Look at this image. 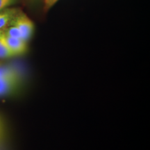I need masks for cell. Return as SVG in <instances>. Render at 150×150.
Listing matches in <instances>:
<instances>
[{
	"label": "cell",
	"mask_w": 150,
	"mask_h": 150,
	"mask_svg": "<svg viewBox=\"0 0 150 150\" xmlns=\"http://www.w3.org/2000/svg\"><path fill=\"white\" fill-rule=\"evenodd\" d=\"M16 0H0V11L6 8L9 6L13 4Z\"/></svg>",
	"instance_id": "7"
},
{
	"label": "cell",
	"mask_w": 150,
	"mask_h": 150,
	"mask_svg": "<svg viewBox=\"0 0 150 150\" xmlns=\"http://www.w3.org/2000/svg\"><path fill=\"white\" fill-rule=\"evenodd\" d=\"M6 40L8 47L10 48L14 56L22 55L27 52L28 47L27 42H26L23 39L10 37L6 35Z\"/></svg>",
	"instance_id": "3"
},
{
	"label": "cell",
	"mask_w": 150,
	"mask_h": 150,
	"mask_svg": "<svg viewBox=\"0 0 150 150\" xmlns=\"http://www.w3.org/2000/svg\"><path fill=\"white\" fill-rule=\"evenodd\" d=\"M13 54L8 47L6 40V35L4 30H0V59H5L13 57Z\"/></svg>",
	"instance_id": "5"
},
{
	"label": "cell",
	"mask_w": 150,
	"mask_h": 150,
	"mask_svg": "<svg viewBox=\"0 0 150 150\" xmlns=\"http://www.w3.org/2000/svg\"><path fill=\"white\" fill-rule=\"evenodd\" d=\"M58 0H44V7L45 10L47 11L52 8L55 4L57 2Z\"/></svg>",
	"instance_id": "8"
},
{
	"label": "cell",
	"mask_w": 150,
	"mask_h": 150,
	"mask_svg": "<svg viewBox=\"0 0 150 150\" xmlns=\"http://www.w3.org/2000/svg\"><path fill=\"white\" fill-rule=\"evenodd\" d=\"M4 30L5 34L8 36L13 38H22L21 34H20V31L18 28L14 24H10L8 28H6Z\"/></svg>",
	"instance_id": "6"
},
{
	"label": "cell",
	"mask_w": 150,
	"mask_h": 150,
	"mask_svg": "<svg viewBox=\"0 0 150 150\" xmlns=\"http://www.w3.org/2000/svg\"><path fill=\"white\" fill-rule=\"evenodd\" d=\"M11 24H14L18 28L22 38L28 42L33 34L34 24L25 14L19 12L15 17Z\"/></svg>",
	"instance_id": "2"
},
{
	"label": "cell",
	"mask_w": 150,
	"mask_h": 150,
	"mask_svg": "<svg viewBox=\"0 0 150 150\" xmlns=\"http://www.w3.org/2000/svg\"><path fill=\"white\" fill-rule=\"evenodd\" d=\"M19 12L16 8H5L0 11V30L8 27Z\"/></svg>",
	"instance_id": "4"
},
{
	"label": "cell",
	"mask_w": 150,
	"mask_h": 150,
	"mask_svg": "<svg viewBox=\"0 0 150 150\" xmlns=\"http://www.w3.org/2000/svg\"><path fill=\"white\" fill-rule=\"evenodd\" d=\"M4 133V125L2 122V120H1V117H0V139L1 138V137L3 136Z\"/></svg>",
	"instance_id": "9"
},
{
	"label": "cell",
	"mask_w": 150,
	"mask_h": 150,
	"mask_svg": "<svg viewBox=\"0 0 150 150\" xmlns=\"http://www.w3.org/2000/svg\"><path fill=\"white\" fill-rule=\"evenodd\" d=\"M20 75L13 67H0V96L15 91L20 83Z\"/></svg>",
	"instance_id": "1"
}]
</instances>
